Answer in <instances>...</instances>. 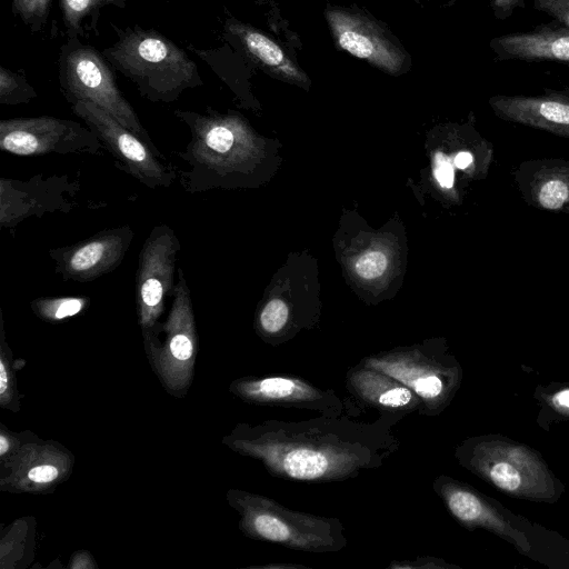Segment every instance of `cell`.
<instances>
[{
    "label": "cell",
    "instance_id": "6da1fadb",
    "mask_svg": "<svg viewBox=\"0 0 569 569\" xmlns=\"http://www.w3.org/2000/svg\"><path fill=\"white\" fill-rule=\"evenodd\" d=\"M398 420L387 415L370 422L346 415H320L301 421L241 422L222 438V443L260 462L276 478L338 482L382 467L398 451L400 441L392 430Z\"/></svg>",
    "mask_w": 569,
    "mask_h": 569
},
{
    "label": "cell",
    "instance_id": "7a4b0ae2",
    "mask_svg": "<svg viewBox=\"0 0 569 569\" xmlns=\"http://www.w3.org/2000/svg\"><path fill=\"white\" fill-rule=\"evenodd\" d=\"M111 27L118 38L102 54L144 99L171 103L183 91L203 86L197 63L163 33L140 26Z\"/></svg>",
    "mask_w": 569,
    "mask_h": 569
},
{
    "label": "cell",
    "instance_id": "3957f363",
    "mask_svg": "<svg viewBox=\"0 0 569 569\" xmlns=\"http://www.w3.org/2000/svg\"><path fill=\"white\" fill-rule=\"evenodd\" d=\"M457 462L497 490L536 502H556L563 485L542 456L501 435L472 436L455 448Z\"/></svg>",
    "mask_w": 569,
    "mask_h": 569
},
{
    "label": "cell",
    "instance_id": "277c9868",
    "mask_svg": "<svg viewBox=\"0 0 569 569\" xmlns=\"http://www.w3.org/2000/svg\"><path fill=\"white\" fill-rule=\"evenodd\" d=\"M226 499L240 517V531L250 539L311 553L338 552L348 543L345 526L336 517L292 510L270 497L236 488L227 491Z\"/></svg>",
    "mask_w": 569,
    "mask_h": 569
},
{
    "label": "cell",
    "instance_id": "5b68a950",
    "mask_svg": "<svg viewBox=\"0 0 569 569\" xmlns=\"http://www.w3.org/2000/svg\"><path fill=\"white\" fill-rule=\"evenodd\" d=\"M172 303L164 321L141 330L144 352L164 390L184 397L194 376L198 333L187 278L178 268Z\"/></svg>",
    "mask_w": 569,
    "mask_h": 569
},
{
    "label": "cell",
    "instance_id": "8992f818",
    "mask_svg": "<svg viewBox=\"0 0 569 569\" xmlns=\"http://www.w3.org/2000/svg\"><path fill=\"white\" fill-rule=\"evenodd\" d=\"M110 66L94 47L77 37L67 38L58 56V80L63 97L71 106L78 101L97 104L160 152L120 91Z\"/></svg>",
    "mask_w": 569,
    "mask_h": 569
},
{
    "label": "cell",
    "instance_id": "52a82bcc",
    "mask_svg": "<svg viewBox=\"0 0 569 569\" xmlns=\"http://www.w3.org/2000/svg\"><path fill=\"white\" fill-rule=\"evenodd\" d=\"M406 385L421 401L418 412L437 417L452 402L462 382L459 361L441 343L396 348L360 360Z\"/></svg>",
    "mask_w": 569,
    "mask_h": 569
},
{
    "label": "cell",
    "instance_id": "ba28073f",
    "mask_svg": "<svg viewBox=\"0 0 569 569\" xmlns=\"http://www.w3.org/2000/svg\"><path fill=\"white\" fill-rule=\"evenodd\" d=\"M325 19L336 47L389 76L410 71L412 58L390 28L357 6L327 3Z\"/></svg>",
    "mask_w": 569,
    "mask_h": 569
},
{
    "label": "cell",
    "instance_id": "9c48e42d",
    "mask_svg": "<svg viewBox=\"0 0 569 569\" xmlns=\"http://www.w3.org/2000/svg\"><path fill=\"white\" fill-rule=\"evenodd\" d=\"M71 110L94 132L120 170L150 189L170 187L176 180L177 171L164 156L110 113L90 101H78Z\"/></svg>",
    "mask_w": 569,
    "mask_h": 569
},
{
    "label": "cell",
    "instance_id": "30bf717a",
    "mask_svg": "<svg viewBox=\"0 0 569 569\" xmlns=\"http://www.w3.org/2000/svg\"><path fill=\"white\" fill-rule=\"evenodd\" d=\"M101 148L94 132L73 120L40 116L0 121V149L16 156L97 154Z\"/></svg>",
    "mask_w": 569,
    "mask_h": 569
},
{
    "label": "cell",
    "instance_id": "8fae6325",
    "mask_svg": "<svg viewBox=\"0 0 569 569\" xmlns=\"http://www.w3.org/2000/svg\"><path fill=\"white\" fill-rule=\"evenodd\" d=\"M432 490L441 499L451 517L463 528L485 529L510 542L521 553L531 551L529 523L498 501L485 496L470 485L446 475L435 478Z\"/></svg>",
    "mask_w": 569,
    "mask_h": 569
},
{
    "label": "cell",
    "instance_id": "7c38bea8",
    "mask_svg": "<svg viewBox=\"0 0 569 569\" xmlns=\"http://www.w3.org/2000/svg\"><path fill=\"white\" fill-rule=\"evenodd\" d=\"M180 248L174 230L166 223H159L152 228L140 249L134 278V302L141 330L159 321L166 299L172 297Z\"/></svg>",
    "mask_w": 569,
    "mask_h": 569
},
{
    "label": "cell",
    "instance_id": "4fadbf2b",
    "mask_svg": "<svg viewBox=\"0 0 569 569\" xmlns=\"http://www.w3.org/2000/svg\"><path fill=\"white\" fill-rule=\"evenodd\" d=\"M73 453L56 440L36 433L13 455L0 461V490L10 493L53 492L72 475Z\"/></svg>",
    "mask_w": 569,
    "mask_h": 569
},
{
    "label": "cell",
    "instance_id": "5bb4252c",
    "mask_svg": "<svg viewBox=\"0 0 569 569\" xmlns=\"http://www.w3.org/2000/svg\"><path fill=\"white\" fill-rule=\"evenodd\" d=\"M79 183L68 174L37 173L28 180L0 178V227L12 230L22 221L46 213H68Z\"/></svg>",
    "mask_w": 569,
    "mask_h": 569
},
{
    "label": "cell",
    "instance_id": "9a60e30c",
    "mask_svg": "<svg viewBox=\"0 0 569 569\" xmlns=\"http://www.w3.org/2000/svg\"><path fill=\"white\" fill-rule=\"evenodd\" d=\"M229 391L243 402L264 407L310 410L325 416L345 412L343 400L296 376H248L233 380Z\"/></svg>",
    "mask_w": 569,
    "mask_h": 569
},
{
    "label": "cell",
    "instance_id": "2e32d148",
    "mask_svg": "<svg viewBox=\"0 0 569 569\" xmlns=\"http://www.w3.org/2000/svg\"><path fill=\"white\" fill-rule=\"evenodd\" d=\"M134 238L129 224L103 229L72 244L51 248L54 272L63 281L91 282L116 270Z\"/></svg>",
    "mask_w": 569,
    "mask_h": 569
},
{
    "label": "cell",
    "instance_id": "e0dca14e",
    "mask_svg": "<svg viewBox=\"0 0 569 569\" xmlns=\"http://www.w3.org/2000/svg\"><path fill=\"white\" fill-rule=\"evenodd\" d=\"M222 39L248 62L276 79L307 88L308 74L289 53L257 27L243 22L226 11Z\"/></svg>",
    "mask_w": 569,
    "mask_h": 569
},
{
    "label": "cell",
    "instance_id": "ac0fdd59",
    "mask_svg": "<svg viewBox=\"0 0 569 569\" xmlns=\"http://www.w3.org/2000/svg\"><path fill=\"white\" fill-rule=\"evenodd\" d=\"M489 106L501 120L569 138V89L539 94H495Z\"/></svg>",
    "mask_w": 569,
    "mask_h": 569
},
{
    "label": "cell",
    "instance_id": "d6986e66",
    "mask_svg": "<svg viewBox=\"0 0 569 569\" xmlns=\"http://www.w3.org/2000/svg\"><path fill=\"white\" fill-rule=\"evenodd\" d=\"M512 176L528 206L542 211L569 214V159L525 160L518 164Z\"/></svg>",
    "mask_w": 569,
    "mask_h": 569
},
{
    "label": "cell",
    "instance_id": "ffe728a7",
    "mask_svg": "<svg viewBox=\"0 0 569 569\" xmlns=\"http://www.w3.org/2000/svg\"><path fill=\"white\" fill-rule=\"evenodd\" d=\"M496 61L552 62L569 66V27L552 20L489 41Z\"/></svg>",
    "mask_w": 569,
    "mask_h": 569
},
{
    "label": "cell",
    "instance_id": "44dd1931",
    "mask_svg": "<svg viewBox=\"0 0 569 569\" xmlns=\"http://www.w3.org/2000/svg\"><path fill=\"white\" fill-rule=\"evenodd\" d=\"M346 388L351 396L380 415L399 420L421 409L420 399L406 385L361 362L347 371Z\"/></svg>",
    "mask_w": 569,
    "mask_h": 569
},
{
    "label": "cell",
    "instance_id": "7402d4cb",
    "mask_svg": "<svg viewBox=\"0 0 569 569\" xmlns=\"http://www.w3.org/2000/svg\"><path fill=\"white\" fill-rule=\"evenodd\" d=\"M188 49L201 59L233 92L242 98L246 94L249 69L247 60L229 43L199 49L189 44Z\"/></svg>",
    "mask_w": 569,
    "mask_h": 569
},
{
    "label": "cell",
    "instance_id": "603a6c76",
    "mask_svg": "<svg viewBox=\"0 0 569 569\" xmlns=\"http://www.w3.org/2000/svg\"><path fill=\"white\" fill-rule=\"evenodd\" d=\"M36 527L37 523L33 517H21L1 532V569L23 568L32 561Z\"/></svg>",
    "mask_w": 569,
    "mask_h": 569
},
{
    "label": "cell",
    "instance_id": "cb8c5ba5",
    "mask_svg": "<svg viewBox=\"0 0 569 569\" xmlns=\"http://www.w3.org/2000/svg\"><path fill=\"white\" fill-rule=\"evenodd\" d=\"M128 0H59V8L67 38H84L89 32L99 34L98 22L104 7H127Z\"/></svg>",
    "mask_w": 569,
    "mask_h": 569
},
{
    "label": "cell",
    "instance_id": "d4e9b609",
    "mask_svg": "<svg viewBox=\"0 0 569 569\" xmlns=\"http://www.w3.org/2000/svg\"><path fill=\"white\" fill-rule=\"evenodd\" d=\"M90 301L88 296L39 297L30 302V308L42 321L57 323L83 312Z\"/></svg>",
    "mask_w": 569,
    "mask_h": 569
},
{
    "label": "cell",
    "instance_id": "484cf974",
    "mask_svg": "<svg viewBox=\"0 0 569 569\" xmlns=\"http://www.w3.org/2000/svg\"><path fill=\"white\" fill-rule=\"evenodd\" d=\"M2 311L0 309V407L18 412L20 410L21 395L18 390L16 365L9 343L6 340Z\"/></svg>",
    "mask_w": 569,
    "mask_h": 569
},
{
    "label": "cell",
    "instance_id": "4316f807",
    "mask_svg": "<svg viewBox=\"0 0 569 569\" xmlns=\"http://www.w3.org/2000/svg\"><path fill=\"white\" fill-rule=\"evenodd\" d=\"M38 97L26 73L0 66V104L18 106L29 103Z\"/></svg>",
    "mask_w": 569,
    "mask_h": 569
},
{
    "label": "cell",
    "instance_id": "83f0119b",
    "mask_svg": "<svg viewBox=\"0 0 569 569\" xmlns=\"http://www.w3.org/2000/svg\"><path fill=\"white\" fill-rule=\"evenodd\" d=\"M52 0H11V11L30 32L37 33L46 28Z\"/></svg>",
    "mask_w": 569,
    "mask_h": 569
},
{
    "label": "cell",
    "instance_id": "f1b7e54d",
    "mask_svg": "<svg viewBox=\"0 0 569 569\" xmlns=\"http://www.w3.org/2000/svg\"><path fill=\"white\" fill-rule=\"evenodd\" d=\"M289 321L288 306L280 299L270 300L259 315V327L262 336L271 339L281 336Z\"/></svg>",
    "mask_w": 569,
    "mask_h": 569
},
{
    "label": "cell",
    "instance_id": "f546056e",
    "mask_svg": "<svg viewBox=\"0 0 569 569\" xmlns=\"http://www.w3.org/2000/svg\"><path fill=\"white\" fill-rule=\"evenodd\" d=\"M34 433L27 430L14 432L0 423V461L13 455Z\"/></svg>",
    "mask_w": 569,
    "mask_h": 569
},
{
    "label": "cell",
    "instance_id": "4dcf8cb0",
    "mask_svg": "<svg viewBox=\"0 0 569 569\" xmlns=\"http://www.w3.org/2000/svg\"><path fill=\"white\" fill-rule=\"evenodd\" d=\"M387 268V258L383 253L372 251L362 256L356 263L357 273L365 279L379 277Z\"/></svg>",
    "mask_w": 569,
    "mask_h": 569
},
{
    "label": "cell",
    "instance_id": "1f68e13d",
    "mask_svg": "<svg viewBox=\"0 0 569 569\" xmlns=\"http://www.w3.org/2000/svg\"><path fill=\"white\" fill-rule=\"evenodd\" d=\"M388 569H451L457 566L432 556H420L413 559L392 560Z\"/></svg>",
    "mask_w": 569,
    "mask_h": 569
},
{
    "label": "cell",
    "instance_id": "d6a6232c",
    "mask_svg": "<svg viewBox=\"0 0 569 569\" xmlns=\"http://www.w3.org/2000/svg\"><path fill=\"white\" fill-rule=\"evenodd\" d=\"M455 156L438 152L435 157L433 174L442 188L451 189L456 177Z\"/></svg>",
    "mask_w": 569,
    "mask_h": 569
},
{
    "label": "cell",
    "instance_id": "836d02e7",
    "mask_svg": "<svg viewBox=\"0 0 569 569\" xmlns=\"http://www.w3.org/2000/svg\"><path fill=\"white\" fill-rule=\"evenodd\" d=\"M535 8L569 27V0H532Z\"/></svg>",
    "mask_w": 569,
    "mask_h": 569
},
{
    "label": "cell",
    "instance_id": "e575fe53",
    "mask_svg": "<svg viewBox=\"0 0 569 569\" xmlns=\"http://www.w3.org/2000/svg\"><path fill=\"white\" fill-rule=\"evenodd\" d=\"M490 8L497 20L509 19L518 9L526 8L525 0H490Z\"/></svg>",
    "mask_w": 569,
    "mask_h": 569
},
{
    "label": "cell",
    "instance_id": "d590c367",
    "mask_svg": "<svg viewBox=\"0 0 569 569\" xmlns=\"http://www.w3.org/2000/svg\"><path fill=\"white\" fill-rule=\"evenodd\" d=\"M549 406L560 417L569 418V389L560 390L549 397Z\"/></svg>",
    "mask_w": 569,
    "mask_h": 569
},
{
    "label": "cell",
    "instance_id": "8d00e7d4",
    "mask_svg": "<svg viewBox=\"0 0 569 569\" xmlns=\"http://www.w3.org/2000/svg\"><path fill=\"white\" fill-rule=\"evenodd\" d=\"M70 569H97L98 565L96 563L92 555L87 550H78L74 552L67 566Z\"/></svg>",
    "mask_w": 569,
    "mask_h": 569
},
{
    "label": "cell",
    "instance_id": "74e56055",
    "mask_svg": "<svg viewBox=\"0 0 569 569\" xmlns=\"http://www.w3.org/2000/svg\"><path fill=\"white\" fill-rule=\"evenodd\" d=\"M248 569H311V567L293 562H274L250 566Z\"/></svg>",
    "mask_w": 569,
    "mask_h": 569
},
{
    "label": "cell",
    "instance_id": "f35d334b",
    "mask_svg": "<svg viewBox=\"0 0 569 569\" xmlns=\"http://www.w3.org/2000/svg\"><path fill=\"white\" fill-rule=\"evenodd\" d=\"M412 1H413V2H417V3H420V2H421V0H412Z\"/></svg>",
    "mask_w": 569,
    "mask_h": 569
},
{
    "label": "cell",
    "instance_id": "ab89813d",
    "mask_svg": "<svg viewBox=\"0 0 569 569\" xmlns=\"http://www.w3.org/2000/svg\"><path fill=\"white\" fill-rule=\"evenodd\" d=\"M156 1H171V0H156Z\"/></svg>",
    "mask_w": 569,
    "mask_h": 569
},
{
    "label": "cell",
    "instance_id": "60d3db41",
    "mask_svg": "<svg viewBox=\"0 0 569 569\" xmlns=\"http://www.w3.org/2000/svg\"><path fill=\"white\" fill-rule=\"evenodd\" d=\"M425 1H436V0H425Z\"/></svg>",
    "mask_w": 569,
    "mask_h": 569
}]
</instances>
